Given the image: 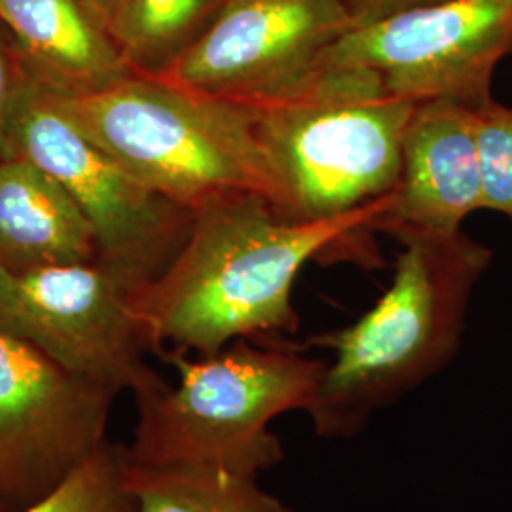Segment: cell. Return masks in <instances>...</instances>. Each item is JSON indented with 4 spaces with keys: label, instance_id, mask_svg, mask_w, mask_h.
I'll return each mask as SVG.
<instances>
[{
    "label": "cell",
    "instance_id": "1",
    "mask_svg": "<svg viewBox=\"0 0 512 512\" xmlns=\"http://www.w3.org/2000/svg\"><path fill=\"white\" fill-rule=\"evenodd\" d=\"M391 192L340 219L281 217L264 196L228 192L192 211L183 247L135 294L154 353L213 355L236 340L294 334V281L306 262L372 232Z\"/></svg>",
    "mask_w": 512,
    "mask_h": 512
},
{
    "label": "cell",
    "instance_id": "2",
    "mask_svg": "<svg viewBox=\"0 0 512 512\" xmlns=\"http://www.w3.org/2000/svg\"><path fill=\"white\" fill-rule=\"evenodd\" d=\"M391 238L403 251L387 291L355 323L310 338L313 348L332 351L306 412L321 439H355L376 412L448 366L476 283L494 256L461 230H399Z\"/></svg>",
    "mask_w": 512,
    "mask_h": 512
},
{
    "label": "cell",
    "instance_id": "3",
    "mask_svg": "<svg viewBox=\"0 0 512 512\" xmlns=\"http://www.w3.org/2000/svg\"><path fill=\"white\" fill-rule=\"evenodd\" d=\"M274 340L243 338L196 359L184 351L160 353L179 372V385L135 395L129 463L256 478L277 467L285 450L270 423L308 412L329 361Z\"/></svg>",
    "mask_w": 512,
    "mask_h": 512
},
{
    "label": "cell",
    "instance_id": "4",
    "mask_svg": "<svg viewBox=\"0 0 512 512\" xmlns=\"http://www.w3.org/2000/svg\"><path fill=\"white\" fill-rule=\"evenodd\" d=\"M50 93L82 133L165 200L194 211L220 194L255 192L279 211V177L247 107L139 73L95 92Z\"/></svg>",
    "mask_w": 512,
    "mask_h": 512
},
{
    "label": "cell",
    "instance_id": "5",
    "mask_svg": "<svg viewBox=\"0 0 512 512\" xmlns=\"http://www.w3.org/2000/svg\"><path fill=\"white\" fill-rule=\"evenodd\" d=\"M251 110L281 184L279 215L340 219L395 190L414 101L361 67H325L296 92Z\"/></svg>",
    "mask_w": 512,
    "mask_h": 512
},
{
    "label": "cell",
    "instance_id": "6",
    "mask_svg": "<svg viewBox=\"0 0 512 512\" xmlns=\"http://www.w3.org/2000/svg\"><path fill=\"white\" fill-rule=\"evenodd\" d=\"M10 150L44 169L71 194L92 222L97 262L135 293L162 274L183 247L192 211L139 183L23 69L10 122Z\"/></svg>",
    "mask_w": 512,
    "mask_h": 512
},
{
    "label": "cell",
    "instance_id": "7",
    "mask_svg": "<svg viewBox=\"0 0 512 512\" xmlns=\"http://www.w3.org/2000/svg\"><path fill=\"white\" fill-rule=\"evenodd\" d=\"M135 291L99 262L10 274L0 268V329L116 395L167 384L147 365L154 351Z\"/></svg>",
    "mask_w": 512,
    "mask_h": 512
},
{
    "label": "cell",
    "instance_id": "8",
    "mask_svg": "<svg viewBox=\"0 0 512 512\" xmlns=\"http://www.w3.org/2000/svg\"><path fill=\"white\" fill-rule=\"evenodd\" d=\"M116 397L0 329V512L37 505L86 465Z\"/></svg>",
    "mask_w": 512,
    "mask_h": 512
},
{
    "label": "cell",
    "instance_id": "9",
    "mask_svg": "<svg viewBox=\"0 0 512 512\" xmlns=\"http://www.w3.org/2000/svg\"><path fill=\"white\" fill-rule=\"evenodd\" d=\"M512 55V0H442L340 38L325 67L380 74L393 95L414 103L452 99L482 109L497 65Z\"/></svg>",
    "mask_w": 512,
    "mask_h": 512
},
{
    "label": "cell",
    "instance_id": "10",
    "mask_svg": "<svg viewBox=\"0 0 512 512\" xmlns=\"http://www.w3.org/2000/svg\"><path fill=\"white\" fill-rule=\"evenodd\" d=\"M355 27L340 0H226L167 82L238 105L296 92Z\"/></svg>",
    "mask_w": 512,
    "mask_h": 512
},
{
    "label": "cell",
    "instance_id": "11",
    "mask_svg": "<svg viewBox=\"0 0 512 512\" xmlns=\"http://www.w3.org/2000/svg\"><path fill=\"white\" fill-rule=\"evenodd\" d=\"M476 112L452 99L416 103L404 128L399 183L372 230L456 234L482 209Z\"/></svg>",
    "mask_w": 512,
    "mask_h": 512
},
{
    "label": "cell",
    "instance_id": "12",
    "mask_svg": "<svg viewBox=\"0 0 512 512\" xmlns=\"http://www.w3.org/2000/svg\"><path fill=\"white\" fill-rule=\"evenodd\" d=\"M21 69L55 93H88L135 73L80 0H0Z\"/></svg>",
    "mask_w": 512,
    "mask_h": 512
},
{
    "label": "cell",
    "instance_id": "13",
    "mask_svg": "<svg viewBox=\"0 0 512 512\" xmlns=\"http://www.w3.org/2000/svg\"><path fill=\"white\" fill-rule=\"evenodd\" d=\"M92 222L71 194L37 164L0 162V268L25 274L97 262Z\"/></svg>",
    "mask_w": 512,
    "mask_h": 512
},
{
    "label": "cell",
    "instance_id": "14",
    "mask_svg": "<svg viewBox=\"0 0 512 512\" xmlns=\"http://www.w3.org/2000/svg\"><path fill=\"white\" fill-rule=\"evenodd\" d=\"M226 0H118L109 33L129 67L164 76L219 16Z\"/></svg>",
    "mask_w": 512,
    "mask_h": 512
},
{
    "label": "cell",
    "instance_id": "15",
    "mask_svg": "<svg viewBox=\"0 0 512 512\" xmlns=\"http://www.w3.org/2000/svg\"><path fill=\"white\" fill-rule=\"evenodd\" d=\"M126 484L139 512H298L260 488L256 476L129 463Z\"/></svg>",
    "mask_w": 512,
    "mask_h": 512
},
{
    "label": "cell",
    "instance_id": "16",
    "mask_svg": "<svg viewBox=\"0 0 512 512\" xmlns=\"http://www.w3.org/2000/svg\"><path fill=\"white\" fill-rule=\"evenodd\" d=\"M126 444H107L59 490L19 512H139L126 484Z\"/></svg>",
    "mask_w": 512,
    "mask_h": 512
},
{
    "label": "cell",
    "instance_id": "17",
    "mask_svg": "<svg viewBox=\"0 0 512 512\" xmlns=\"http://www.w3.org/2000/svg\"><path fill=\"white\" fill-rule=\"evenodd\" d=\"M480 205L512 220V107L492 99L476 112Z\"/></svg>",
    "mask_w": 512,
    "mask_h": 512
},
{
    "label": "cell",
    "instance_id": "18",
    "mask_svg": "<svg viewBox=\"0 0 512 512\" xmlns=\"http://www.w3.org/2000/svg\"><path fill=\"white\" fill-rule=\"evenodd\" d=\"M21 82V65L14 40L0 23V162L12 158L10 122Z\"/></svg>",
    "mask_w": 512,
    "mask_h": 512
},
{
    "label": "cell",
    "instance_id": "19",
    "mask_svg": "<svg viewBox=\"0 0 512 512\" xmlns=\"http://www.w3.org/2000/svg\"><path fill=\"white\" fill-rule=\"evenodd\" d=\"M340 2L348 10L355 27H366L384 19L395 18L406 12L437 4L442 0H340Z\"/></svg>",
    "mask_w": 512,
    "mask_h": 512
},
{
    "label": "cell",
    "instance_id": "20",
    "mask_svg": "<svg viewBox=\"0 0 512 512\" xmlns=\"http://www.w3.org/2000/svg\"><path fill=\"white\" fill-rule=\"evenodd\" d=\"M80 2L109 29L110 18L114 14L118 0H80Z\"/></svg>",
    "mask_w": 512,
    "mask_h": 512
}]
</instances>
